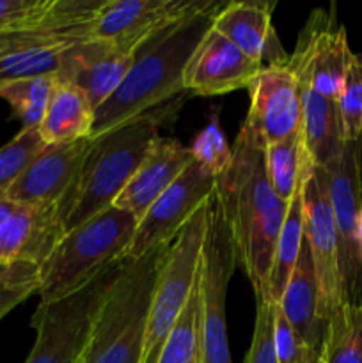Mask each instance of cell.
Instances as JSON below:
<instances>
[{"label":"cell","instance_id":"cell-1","mask_svg":"<svg viewBox=\"0 0 362 363\" xmlns=\"http://www.w3.org/2000/svg\"><path fill=\"white\" fill-rule=\"evenodd\" d=\"M215 194L229 225L238 264L252 284L256 298L266 300L273 250L287 204L270 184L265 145L245 123L234 140L231 167L215 177Z\"/></svg>","mask_w":362,"mask_h":363},{"label":"cell","instance_id":"cell-2","mask_svg":"<svg viewBox=\"0 0 362 363\" xmlns=\"http://www.w3.org/2000/svg\"><path fill=\"white\" fill-rule=\"evenodd\" d=\"M224 4L212 0L206 7L167 23L141 43L124 80L94 110L91 137L105 133L187 92L183 82L188 64L213 28Z\"/></svg>","mask_w":362,"mask_h":363},{"label":"cell","instance_id":"cell-3","mask_svg":"<svg viewBox=\"0 0 362 363\" xmlns=\"http://www.w3.org/2000/svg\"><path fill=\"white\" fill-rule=\"evenodd\" d=\"M188 96L185 92L105 133L91 137L73 183L57 204L64 234L112 208L153 142L160 137L158 128L177 116Z\"/></svg>","mask_w":362,"mask_h":363},{"label":"cell","instance_id":"cell-4","mask_svg":"<svg viewBox=\"0 0 362 363\" xmlns=\"http://www.w3.org/2000/svg\"><path fill=\"white\" fill-rule=\"evenodd\" d=\"M170 245H158L138 259H124L99 308L82 363H142L153 296Z\"/></svg>","mask_w":362,"mask_h":363},{"label":"cell","instance_id":"cell-5","mask_svg":"<svg viewBox=\"0 0 362 363\" xmlns=\"http://www.w3.org/2000/svg\"><path fill=\"white\" fill-rule=\"evenodd\" d=\"M135 230L137 218L112 206L64 234L39 268L41 301L59 300L80 289L103 268L126 257Z\"/></svg>","mask_w":362,"mask_h":363},{"label":"cell","instance_id":"cell-6","mask_svg":"<svg viewBox=\"0 0 362 363\" xmlns=\"http://www.w3.org/2000/svg\"><path fill=\"white\" fill-rule=\"evenodd\" d=\"M124 259L103 268L80 289L66 296L39 301L31 319V326L35 330V342L23 363L84 362L92 326Z\"/></svg>","mask_w":362,"mask_h":363},{"label":"cell","instance_id":"cell-7","mask_svg":"<svg viewBox=\"0 0 362 363\" xmlns=\"http://www.w3.org/2000/svg\"><path fill=\"white\" fill-rule=\"evenodd\" d=\"M236 250L219 195L206 202V233L199 262V363H233L227 340V289L236 269Z\"/></svg>","mask_w":362,"mask_h":363},{"label":"cell","instance_id":"cell-8","mask_svg":"<svg viewBox=\"0 0 362 363\" xmlns=\"http://www.w3.org/2000/svg\"><path fill=\"white\" fill-rule=\"evenodd\" d=\"M206 202L181 227L180 234L170 245L153 296L142 363H156L158 360L167 337L194 293L206 233Z\"/></svg>","mask_w":362,"mask_h":363},{"label":"cell","instance_id":"cell-9","mask_svg":"<svg viewBox=\"0 0 362 363\" xmlns=\"http://www.w3.org/2000/svg\"><path fill=\"white\" fill-rule=\"evenodd\" d=\"M322 172L336 223L344 305H358L362 303V140L346 142L337 160Z\"/></svg>","mask_w":362,"mask_h":363},{"label":"cell","instance_id":"cell-10","mask_svg":"<svg viewBox=\"0 0 362 363\" xmlns=\"http://www.w3.org/2000/svg\"><path fill=\"white\" fill-rule=\"evenodd\" d=\"M353 55L336 7H319L309 14L287 64L298 84L309 85L325 98L336 99Z\"/></svg>","mask_w":362,"mask_h":363},{"label":"cell","instance_id":"cell-11","mask_svg":"<svg viewBox=\"0 0 362 363\" xmlns=\"http://www.w3.org/2000/svg\"><path fill=\"white\" fill-rule=\"evenodd\" d=\"M304 199V238L307 240L319 291L322 315L329 321L344 307L339 268V247L332 204L322 169L316 167L302 188Z\"/></svg>","mask_w":362,"mask_h":363},{"label":"cell","instance_id":"cell-12","mask_svg":"<svg viewBox=\"0 0 362 363\" xmlns=\"http://www.w3.org/2000/svg\"><path fill=\"white\" fill-rule=\"evenodd\" d=\"M215 191V177L202 169L195 160L181 176L149 206L137 222L128 259H138L151 248L172 243L181 227L204 204Z\"/></svg>","mask_w":362,"mask_h":363},{"label":"cell","instance_id":"cell-13","mask_svg":"<svg viewBox=\"0 0 362 363\" xmlns=\"http://www.w3.org/2000/svg\"><path fill=\"white\" fill-rule=\"evenodd\" d=\"M248 112L243 123L263 145L275 144L300 131V84L290 64L263 66L247 87Z\"/></svg>","mask_w":362,"mask_h":363},{"label":"cell","instance_id":"cell-14","mask_svg":"<svg viewBox=\"0 0 362 363\" xmlns=\"http://www.w3.org/2000/svg\"><path fill=\"white\" fill-rule=\"evenodd\" d=\"M137 48L99 39H84L67 48L55 77L80 89L96 110L124 80Z\"/></svg>","mask_w":362,"mask_h":363},{"label":"cell","instance_id":"cell-15","mask_svg":"<svg viewBox=\"0 0 362 363\" xmlns=\"http://www.w3.org/2000/svg\"><path fill=\"white\" fill-rule=\"evenodd\" d=\"M212 0H105L91 28V39L141 46L167 23L206 7Z\"/></svg>","mask_w":362,"mask_h":363},{"label":"cell","instance_id":"cell-16","mask_svg":"<svg viewBox=\"0 0 362 363\" xmlns=\"http://www.w3.org/2000/svg\"><path fill=\"white\" fill-rule=\"evenodd\" d=\"M261 67L212 28L188 64L183 87L190 96L202 98L229 94L247 89Z\"/></svg>","mask_w":362,"mask_h":363},{"label":"cell","instance_id":"cell-17","mask_svg":"<svg viewBox=\"0 0 362 363\" xmlns=\"http://www.w3.org/2000/svg\"><path fill=\"white\" fill-rule=\"evenodd\" d=\"M89 144L91 138L46 145L4 197L16 204L57 206L73 183Z\"/></svg>","mask_w":362,"mask_h":363},{"label":"cell","instance_id":"cell-18","mask_svg":"<svg viewBox=\"0 0 362 363\" xmlns=\"http://www.w3.org/2000/svg\"><path fill=\"white\" fill-rule=\"evenodd\" d=\"M275 6L270 0L226 2L216 14L213 28L259 66L284 64L290 59V53L283 48L273 28L272 14Z\"/></svg>","mask_w":362,"mask_h":363},{"label":"cell","instance_id":"cell-19","mask_svg":"<svg viewBox=\"0 0 362 363\" xmlns=\"http://www.w3.org/2000/svg\"><path fill=\"white\" fill-rule=\"evenodd\" d=\"M62 236L55 204H16L0 223V269L20 261L41 266Z\"/></svg>","mask_w":362,"mask_h":363},{"label":"cell","instance_id":"cell-20","mask_svg":"<svg viewBox=\"0 0 362 363\" xmlns=\"http://www.w3.org/2000/svg\"><path fill=\"white\" fill-rule=\"evenodd\" d=\"M190 149L176 138L158 137L114 206L138 220L192 162Z\"/></svg>","mask_w":362,"mask_h":363},{"label":"cell","instance_id":"cell-21","mask_svg":"<svg viewBox=\"0 0 362 363\" xmlns=\"http://www.w3.org/2000/svg\"><path fill=\"white\" fill-rule=\"evenodd\" d=\"M277 307L291 328L300 335V339L311 350L322 354L329 321L322 315L318 280L305 238L302 241L300 255L290 277V282Z\"/></svg>","mask_w":362,"mask_h":363},{"label":"cell","instance_id":"cell-22","mask_svg":"<svg viewBox=\"0 0 362 363\" xmlns=\"http://www.w3.org/2000/svg\"><path fill=\"white\" fill-rule=\"evenodd\" d=\"M300 135L305 152L312 165L325 169L337 160L346 144L336 99L325 98L309 85L300 84Z\"/></svg>","mask_w":362,"mask_h":363},{"label":"cell","instance_id":"cell-23","mask_svg":"<svg viewBox=\"0 0 362 363\" xmlns=\"http://www.w3.org/2000/svg\"><path fill=\"white\" fill-rule=\"evenodd\" d=\"M94 106L87 96L70 82L57 80L38 131L46 145L70 144L91 138Z\"/></svg>","mask_w":362,"mask_h":363},{"label":"cell","instance_id":"cell-24","mask_svg":"<svg viewBox=\"0 0 362 363\" xmlns=\"http://www.w3.org/2000/svg\"><path fill=\"white\" fill-rule=\"evenodd\" d=\"M265 167L273 191L286 204L300 194L304 183L316 169L305 152L300 131L275 144L265 145Z\"/></svg>","mask_w":362,"mask_h":363},{"label":"cell","instance_id":"cell-25","mask_svg":"<svg viewBox=\"0 0 362 363\" xmlns=\"http://www.w3.org/2000/svg\"><path fill=\"white\" fill-rule=\"evenodd\" d=\"M302 241H304V199L300 191L287 204L286 220H284L283 229L277 238L275 250H273L268 291H266V301L270 303L279 305L298 261V255H300Z\"/></svg>","mask_w":362,"mask_h":363},{"label":"cell","instance_id":"cell-26","mask_svg":"<svg viewBox=\"0 0 362 363\" xmlns=\"http://www.w3.org/2000/svg\"><path fill=\"white\" fill-rule=\"evenodd\" d=\"M322 363H362V303L344 305L329 319Z\"/></svg>","mask_w":362,"mask_h":363},{"label":"cell","instance_id":"cell-27","mask_svg":"<svg viewBox=\"0 0 362 363\" xmlns=\"http://www.w3.org/2000/svg\"><path fill=\"white\" fill-rule=\"evenodd\" d=\"M55 84V74L14 80L0 85V98L11 106L14 117L21 121V128L34 130L45 117Z\"/></svg>","mask_w":362,"mask_h":363},{"label":"cell","instance_id":"cell-28","mask_svg":"<svg viewBox=\"0 0 362 363\" xmlns=\"http://www.w3.org/2000/svg\"><path fill=\"white\" fill-rule=\"evenodd\" d=\"M199 277V275H197ZM156 363H199V287L177 318Z\"/></svg>","mask_w":362,"mask_h":363},{"label":"cell","instance_id":"cell-29","mask_svg":"<svg viewBox=\"0 0 362 363\" xmlns=\"http://www.w3.org/2000/svg\"><path fill=\"white\" fill-rule=\"evenodd\" d=\"M45 147L46 144L39 135L38 128L34 130L21 128L16 137L0 147V197L6 195L14 181L23 174V170Z\"/></svg>","mask_w":362,"mask_h":363},{"label":"cell","instance_id":"cell-30","mask_svg":"<svg viewBox=\"0 0 362 363\" xmlns=\"http://www.w3.org/2000/svg\"><path fill=\"white\" fill-rule=\"evenodd\" d=\"M192 158L213 177H219L226 172L233 162V147L227 142L226 135L220 130L219 113L215 112L208 117V123L201 133L194 138L190 147Z\"/></svg>","mask_w":362,"mask_h":363},{"label":"cell","instance_id":"cell-31","mask_svg":"<svg viewBox=\"0 0 362 363\" xmlns=\"http://www.w3.org/2000/svg\"><path fill=\"white\" fill-rule=\"evenodd\" d=\"M344 142L362 140V55L355 53L336 98Z\"/></svg>","mask_w":362,"mask_h":363},{"label":"cell","instance_id":"cell-32","mask_svg":"<svg viewBox=\"0 0 362 363\" xmlns=\"http://www.w3.org/2000/svg\"><path fill=\"white\" fill-rule=\"evenodd\" d=\"M273 333H275V305L256 298L254 333L243 363H277Z\"/></svg>","mask_w":362,"mask_h":363},{"label":"cell","instance_id":"cell-33","mask_svg":"<svg viewBox=\"0 0 362 363\" xmlns=\"http://www.w3.org/2000/svg\"><path fill=\"white\" fill-rule=\"evenodd\" d=\"M275 358L277 363H322V354L307 346L275 305Z\"/></svg>","mask_w":362,"mask_h":363},{"label":"cell","instance_id":"cell-34","mask_svg":"<svg viewBox=\"0 0 362 363\" xmlns=\"http://www.w3.org/2000/svg\"><path fill=\"white\" fill-rule=\"evenodd\" d=\"M14 206H16V202L9 201V199L6 197H0V223L9 216V213L14 209Z\"/></svg>","mask_w":362,"mask_h":363}]
</instances>
